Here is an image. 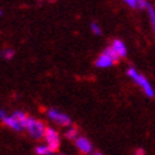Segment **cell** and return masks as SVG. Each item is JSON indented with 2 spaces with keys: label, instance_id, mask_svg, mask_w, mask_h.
<instances>
[{
  "label": "cell",
  "instance_id": "11",
  "mask_svg": "<svg viewBox=\"0 0 155 155\" xmlns=\"http://www.w3.org/2000/svg\"><path fill=\"white\" fill-rule=\"evenodd\" d=\"M37 155H52L53 153L51 151V149L48 148V145H38L34 149Z\"/></svg>",
  "mask_w": 155,
  "mask_h": 155
},
{
  "label": "cell",
  "instance_id": "3",
  "mask_svg": "<svg viewBox=\"0 0 155 155\" xmlns=\"http://www.w3.org/2000/svg\"><path fill=\"white\" fill-rule=\"evenodd\" d=\"M27 130H28L29 135L32 136L34 140H42V139L45 136V130H47V127L44 126V124L42 121L35 120L33 117H29Z\"/></svg>",
  "mask_w": 155,
  "mask_h": 155
},
{
  "label": "cell",
  "instance_id": "14",
  "mask_svg": "<svg viewBox=\"0 0 155 155\" xmlns=\"http://www.w3.org/2000/svg\"><path fill=\"white\" fill-rule=\"evenodd\" d=\"M148 13H149L150 23H151V25H153V30H154V33H155V9H154L151 5L148 6Z\"/></svg>",
  "mask_w": 155,
  "mask_h": 155
},
{
  "label": "cell",
  "instance_id": "4",
  "mask_svg": "<svg viewBox=\"0 0 155 155\" xmlns=\"http://www.w3.org/2000/svg\"><path fill=\"white\" fill-rule=\"evenodd\" d=\"M44 139L47 140L48 148L51 149L52 153H57V151L59 150L61 139H59V134H58L54 129L47 127V130H45V136H44Z\"/></svg>",
  "mask_w": 155,
  "mask_h": 155
},
{
  "label": "cell",
  "instance_id": "9",
  "mask_svg": "<svg viewBox=\"0 0 155 155\" xmlns=\"http://www.w3.org/2000/svg\"><path fill=\"white\" fill-rule=\"evenodd\" d=\"M125 4L131 9H148L150 5L148 2H143V0H126Z\"/></svg>",
  "mask_w": 155,
  "mask_h": 155
},
{
  "label": "cell",
  "instance_id": "6",
  "mask_svg": "<svg viewBox=\"0 0 155 155\" xmlns=\"http://www.w3.org/2000/svg\"><path fill=\"white\" fill-rule=\"evenodd\" d=\"M76 146L82 154H90L92 151V149H94L91 141L84 136H78L76 139Z\"/></svg>",
  "mask_w": 155,
  "mask_h": 155
},
{
  "label": "cell",
  "instance_id": "7",
  "mask_svg": "<svg viewBox=\"0 0 155 155\" xmlns=\"http://www.w3.org/2000/svg\"><path fill=\"white\" fill-rule=\"evenodd\" d=\"M111 48L115 51V53L117 54V56H119L120 58H125V57H126V54H127V49H126L125 43H124L122 41H120V39H115V41L112 42Z\"/></svg>",
  "mask_w": 155,
  "mask_h": 155
},
{
  "label": "cell",
  "instance_id": "5",
  "mask_svg": "<svg viewBox=\"0 0 155 155\" xmlns=\"http://www.w3.org/2000/svg\"><path fill=\"white\" fill-rule=\"evenodd\" d=\"M48 117L59 126H71V124H72L71 119H69L66 114L56 110V108H49L48 110Z\"/></svg>",
  "mask_w": 155,
  "mask_h": 155
},
{
  "label": "cell",
  "instance_id": "16",
  "mask_svg": "<svg viewBox=\"0 0 155 155\" xmlns=\"http://www.w3.org/2000/svg\"><path fill=\"white\" fill-rule=\"evenodd\" d=\"M5 115H6V114H5V111H4V110H2V108H0V119L3 120V119L5 117Z\"/></svg>",
  "mask_w": 155,
  "mask_h": 155
},
{
  "label": "cell",
  "instance_id": "1",
  "mask_svg": "<svg viewBox=\"0 0 155 155\" xmlns=\"http://www.w3.org/2000/svg\"><path fill=\"white\" fill-rule=\"evenodd\" d=\"M127 76L130 77L131 80H133L139 87H140L143 91H144V94L148 96V97H154V95H155V92H154V88H153V86L150 84V82L145 78V77L141 74V73H139L135 68H133V67H130L129 69H127Z\"/></svg>",
  "mask_w": 155,
  "mask_h": 155
},
{
  "label": "cell",
  "instance_id": "8",
  "mask_svg": "<svg viewBox=\"0 0 155 155\" xmlns=\"http://www.w3.org/2000/svg\"><path fill=\"white\" fill-rule=\"evenodd\" d=\"M3 122H4V125H6L8 127H10L13 129L14 131H21V130H24L21 127L20 124L15 120L13 116H5V117L3 119Z\"/></svg>",
  "mask_w": 155,
  "mask_h": 155
},
{
  "label": "cell",
  "instance_id": "12",
  "mask_svg": "<svg viewBox=\"0 0 155 155\" xmlns=\"http://www.w3.org/2000/svg\"><path fill=\"white\" fill-rule=\"evenodd\" d=\"M66 137L68 139V140H73V139L77 137V135H78V129L77 127H71L68 131H66Z\"/></svg>",
  "mask_w": 155,
  "mask_h": 155
},
{
  "label": "cell",
  "instance_id": "2",
  "mask_svg": "<svg viewBox=\"0 0 155 155\" xmlns=\"http://www.w3.org/2000/svg\"><path fill=\"white\" fill-rule=\"evenodd\" d=\"M119 61H120V57L115 53V51L111 47H107L95 61V66L98 68H107L114 66L115 63H117Z\"/></svg>",
  "mask_w": 155,
  "mask_h": 155
},
{
  "label": "cell",
  "instance_id": "17",
  "mask_svg": "<svg viewBox=\"0 0 155 155\" xmlns=\"http://www.w3.org/2000/svg\"><path fill=\"white\" fill-rule=\"evenodd\" d=\"M94 155H102V154H100V153H95Z\"/></svg>",
  "mask_w": 155,
  "mask_h": 155
},
{
  "label": "cell",
  "instance_id": "13",
  "mask_svg": "<svg viewBox=\"0 0 155 155\" xmlns=\"http://www.w3.org/2000/svg\"><path fill=\"white\" fill-rule=\"evenodd\" d=\"M14 53L15 52L12 48H5V49H3L2 52H0V56H2L4 59H12L14 57Z\"/></svg>",
  "mask_w": 155,
  "mask_h": 155
},
{
  "label": "cell",
  "instance_id": "18",
  "mask_svg": "<svg viewBox=\"0 0 155 155\" xmlns=\"http://www.w3.org/2000/svg\"><path fill=\"white\" fill-rule=\"evenodd\" d=\"M3 14V10H0V15H2Z\"/></svg>",
  "mask_w": 155,
  "mask_h": 155
},
{
  "label": "cell",
  "instance_id": "15",
  "mask_svg": "<svg viewBox=\"0 0 155 155\" xmlns=\"http://www.w3.org/2000/svg\"><path fill=\"white\" fill-rule=\"evenodd\" d=\"M91 30H92V32H94L96 35H101V34H102L101 28H100L98 24H97V23H95V21L91 23Z\"/></svg>",
  "mask_w": 155,
  "mask_h": 155
},
{
  "label": "cell",
  "instance_id": "19",
  "mask_svg": "<svg viewBox=\"0 0 155 155\" xmlns=\"http://www.w3.org/2000/svg\"><path fill=\"white\" fill-rule=\"evenodd\" d=\"M61 155H64V154H61Z\"/></svg>",
  "mask_w": 155,
  "mask_h": 155
},
{
  "label": "cell",
  "instance_id": "10",
  "mask_svg": "<svg viewBox=\"0 0 155 155\" xmlns=\"http://www.w3.org/2000/svg\"><path fill=\"white\" fill-rule=\"evenodd\" d=\"M13 117L17 120L23 129H27V125H28V119H29V116H27L24 112H21V111H15L13 114Z\"/></svg>",
  "mask_w": 155,
  "mask_h": 155
}]
</instances>
